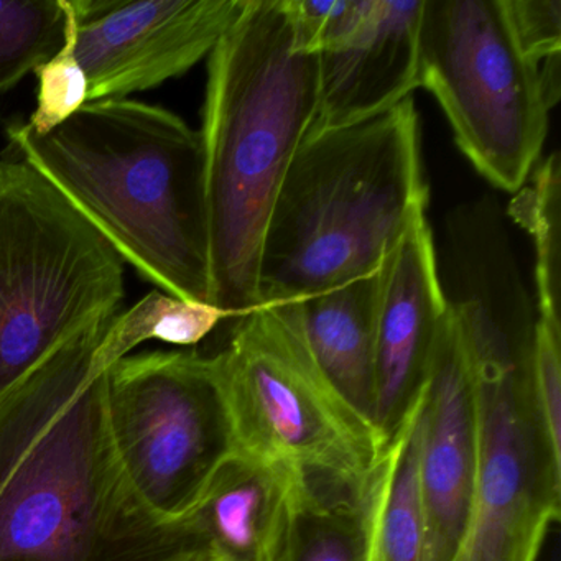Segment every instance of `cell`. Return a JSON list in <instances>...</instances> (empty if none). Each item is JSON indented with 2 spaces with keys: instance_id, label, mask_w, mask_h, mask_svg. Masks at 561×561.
I'll use <instances>...</instances> for the list:
<instances>
[{
  "instance_id": "obj_23",
  "label": "cell",
  "mask_w": 561,
  "mask_h": 561,
  "mask_svg": "<svg viewBox=\"0 0 561 561\" xmlns=\"http://www.w3.org/2000/svg\"><path fill=\"white\" fill-rule=\"evenodd\" d=\"M531 403L551 445L561 449V327L535 320L528 356Z\"/></svg>"
},
{
  "instance_id": "obj_17",
  "label": "cell",
  "mask_w": 561,
  "mask_h": 561,
  "mask_svg": "<svg viewBox=\"0 0 561 561\" xmlns=\"http://www.w3.org/2000/svg\"><path fill=\"white\" fill-rule=\"evenodd\" d=\"M366 522L357 499L304 481L295 489L278 561H366Z\"/></svg>"
},
{
  "instance_id": "obj_16",
  "label": "cell",
  "mask_w": 561,
  "mask_h": 561,
  "mask_svg": "<svg viewBox=\"0 0 561 561\" xmlns=\"http://www.w3.org/2000/svg\"><path fill=\"white\" fill-rule=\"evenodd\" d=\"M423 390L356 497L366 522V561H425L420 489Z\"/></svg>"
},
{
  "instance_id": "obj_4",
  "label": "cell",
  "mask_w": 561,
  "mask_h": 561,
  "mask_svg": "<svg viewBox=\"0 0 561 561\" xmlns=\"http://www.w3.org/2000/svg\"><path fill=\"white\" fill-rule=\"evenodd\" d=\"M425 211L413 98L373 119L308 133L272 206L259 305L304 300L379 271Z\"/></svg>"
},
{
  "instance_id": "obj_18",
  "label": "cell",
  "mask_w": 561,
  "mask_h": 561,
  "mask_svg": "<svg viewBox=\"0 0 561 561\" xmlns=\"http://www.w3.org/2000/svg\"><path fill=\"white\" fill-rule=\"evenodd\" d=\"M560 193V156L553 152L535 167L508 205V216L534 242L537 318L554 327H561Z\"/></svg>"
},
{
  "instance_id": "obj_2",
  "label": "cell",
  "mask_w": 561,
  "mask_h": 561,
  "mask_svg": "<svg viewBox=\"0 0 561 561\" xmlns=\"http://www.w3.org/2000/svg\"><path fill=\"white\" fill-rule=\"evenodd\" d=\"M5 133L121 261L172 297L211 305L202 140L182 117L123 98L84 104L47 136L25 123Z\"/></svg>"
},
{
  "instance_id": "obj_10",
  "label": "cell",
  "mask_w": 561,
  "mask_h": 561,
  "mask_svg": "<svg viewBox=\"0 0 561 561\" xmlns=\"http://www.w3.org/2000/svg\"><path fill=\"white\" fill-rule=\"evenodd\" d=\"M88 103L123 100L192 70L215 50L242 0H71Z\"/></svg>"
},
{
  "instance_id": "obj_11",
  "label": "cell",
  "mask_w": 561,
  "mask_h": 561,
  "mask_svg": "<svg viewBox=\"0 0 561 561\" xmlns=\"http://www.w3.org/2000/svg\"><path fill=\"white\" fill-rule=\"evenodd\" d=\"M449 301V300H448ZM478 428L468 344L449 304L423 390L425 561H461L474 517Z\"/></svg>"
},
{
  "instance_id": "obj_1",
  "label": "cell",
  "mask_w": 561,
  "mask_h": 561,
  "mask_svg": "<svg viewBox=\"0 0 561 561\" xmlns=\"http://www.w3.org/2000/svg\"><path fill=\"white\" fill-rule=\"evenodd\" d=\"M113 318L0 396V561H149L172 537L130 494L111 443L101 344Z\"/></svg>"
},
{
  "instance_id": "obj_20",
  "label": "cell",
  "mask_w": 561,
  "mask_h": 561,
  "mask_svg": "<svg viewBox=\"0 0 561 561\" xmlns=\"http://www.w3.org/2000/svg\"><path fill=\"white\" fill-rule=\"evenodd\" d=\"M64 35L61 0H0V94L54 57Z\"/></svg>"
},
{
  "instance_id": "obj_12",
  "label": "cell",
  "mask_w": 561,
  "mask_h": 561,
  "mask_svg": "<svg viewBox=\"0 0 561 561\" xmlns=\"http://www.w3.org/2000/svg\"><path fill=\"white\" fill-rule=\"evenodd\" d=\"M425 0H353L350 19L318 54V107L308 133L373 119L419 88Z\"/></svg>"
},
{
  "instance_id": "obj_19",
  "label": "cell",
  "mask_w": 561,
  "mask_h": 561,
  "mask_svg": "<svg viewBox=\"0 0 561 561\" xmlns=\"http://www.w3.org/2000/svg\"><path fill=\"white\" fill-rule=\"evenodd\" d=\"M225 320L231 317L213 305L152 291L111 320L101 347L113 366L147 341L196 346Z\"/></svg>"
},
{
  "instance_id": "obj_6",
  "label": "cell",
  "mask_w": 561,
  "mask_h": 561,
  "mask_svg": "<svg viewBox=\"0 0 561 561\" xmlns=\"http://www.w3.org/2000/svg\"><path fill=\"white\" fill-rule=\"evenodd\" d=\"M234 321L215 357L238 449L356 499L389 439L318 366L300 304L259 305Z\"/></svg>"
},
{
  "instance_id": "obj_14",
  "label": "cell",
  "mask_w": 561,
  "mask_h": 561,
  "mask_svg": "<svg viewBox=\"0 0 561 561\" xmlns=\"http://www.w3.org/2000/svg\"><path fill=\"white\" fill-rule=\"evenodd\" d=\"M304 481L285 466L238 449L182 524L221 560L278 561L291 497Z\"/></svg>"
},
{
  "instance_id": "obj_9",
  "label": "cell",
  "mask_w": 561,
  "mask_h": 561,
  "mask_svg": "<svg viewBox=\"0 0 561 561\" xmlns=\"http://www.w3.org/2000/svg\"><path fill=\"white\" fill-rule=\"evenodd\" d=\"M106 413L124 481L159 527L188 518L238 451L216 357L196 351H150L114 363Z\"/></svg>"
},
{
  "instance_id": "obj_7",
  "label": "cell",
  "mask_w": 561,
  "mask_h": 561,
  "mask_svg": "<svg viewBox=\"0 0 561 561\" xmlns=\"http://www.w3.org/2000/svg\"><path fill=\"white\" fill-rule=\"evenodd\" d=\"M124 300V262L24 160H0V396Z\"/></svg>"
},
{
  "instance_id": "obj_24",
  "label": "cell",
  "mask_w": 561,
  "mask_h": 561,
  "mask_svg": "<svg viewBox=\"0 0 561 561\" xmlns=\"http://www.w3.org/2000/svg\"><path fill=\"white\" fill-rule=\"evenodd\" d=\"M149 561H225L195 531L183 524L173 527L172 537Z\"/></svg>"
},
{
  "instance_id": "obj_15",
  "label": "cell",
  "mask_w": 561,
  "mask_h": 561,
  "mask_svg": "<svg viewBox=\"0 0 561 561\" xmlns=\"http://www.w3.org/2000/svg\"><path fill=\"white\" fill-rule=\"evenodd\" d=\"M380 268L298 300L305 337L318 366L341 396L373 423Z\"/></svg>"
},
{
  "instance_id": "obj_8",
  "label": "cell",
  "mask_w": 561,
  "mask_h": 561,
  "mask_svg": "<svg viewBox=\"0 0 561 561\" xmlns=\"http://www.w3.org/2000/svg\"><path fill=\"white\" fill-rule=\"evenodd\" d=\"M419 88L438 101L479 175L517 193L548 133L537 67L518 47L505 0H425Z\"/></svg>"
},
{
  "instance_id": "obj_3",
  "label": "cell",
  "mask_w": 561,
  "mask_h": 561,
  "mask_svg": "<svg viewBox=\"0 0 561 561\" xmlns=\"http://www.w3.org/2000/svg\"><path fill=\"white\" fill-rule=\"evenodd\" d=\"M318 107V55L298 47L287 0H242L209 54L199 130L211 305L259 307L262 242Z\"/></svg>"
},
{
  "instance_id": "obj_5",
  "label": "cell",
  "mask_w": 561,
  "mask_h": 561,
  "mask_svg": "<svg viewBox=\"0 0 561 561\" xmlns=\"http://www.w3.org/2000/svg\"><path fill=\"white\" fill-rule=\"evenodd\" d=\"M471 359L478 468L461 561H538L561 512V449L531 403L535 320L524 298L468 295L451 304Z\"/></svg>"
},
{
  "instance_id": "obj_22",
  "label": "cell",
  "mask_w": 561,
  "mask_h": 561,
  "mask_svg": "<svg viewBox=\"0 0 561 561\" xmlns=\"http://www.w3.org/2000/svg\"><path fill=\"white\" fill-rule=\"evenodd\" d=\"M522 54L540 73L548 107L560 100L561 0H505Z\"/></svg>"
},
{
  "instance_id": "obj_21",
  "label": "cell",
  "mask_w": 561,
  "mask_h": 561,
  "mask_svg": "<svg viewBox=\"0 0 561 561\" xmlns=\"http://www.w3.org/2000/svg\"><path fill=\"white\" fill-rule=\"evenodd\" d=\"M65 9V35L60 50L34 71L37 77V103L25 126L37 136H47L67 123L88 103V78L78 57L80 18L71 0H61Z\"/></svg>"
},
{
  "instance_id": "obj_13",
  "label": "cell",
  "mask_w": 561,
  "mask_h": 561,
  "mask_svg": "<svg viewBox=\"0 0 561 561\" xmlns=\"http://www.w3.org/2000/svg\"><path fill=\"white\" fill-rule=\"evenodd\" d=\"M380 272L374 423L390 439L425 387L449 307L426 215L410 226Z\"/></svg>"
}]
</instances>
